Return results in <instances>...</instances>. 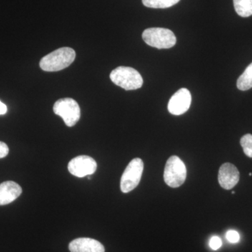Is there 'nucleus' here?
<instances>
[{
	"mask_svg": "<svg viewBox=\"0 0 252 252\" xmlns=\"http://www.w3.org/2000/svg\"><path fill=\"white\" fill-rule=\"evenodd\" d=\"M209 245H210V247L211 248L212 250H217L221 247L222 241L219 237L214 236L210 239Z\"/></svg>",
	"mask_w": 252,
	"mask_h": 252,
	"instance_id": "17",
	"label": "nucleus"
},
{
	"mask_svg": "<svg viewBox=\"0 0 252 252\" xmlns=\"http://www.w3.org/2000/svg\"><path fill=\"white\" fill-rule=\"evenodd\" d=\"M70 252H104L102 244L89 238H80L72 240L69 245Z\"/></svg>",
	"mask_w": 252,
	"mask_h": 252,
	"instance_id": "10",
	"label": "nucleus"
},
{
	"mask_svg": "<svg viewBox=\"0 0 252 252\" xmlns=\"http://www.w3.org/2000/svg\"><path fill=\"white\" fill-rule=\"evenodd\" d=\"M54 112L56 115L63 118L64 124L68 127H72L80 119V107L77 102L72 98L59 99L54 104Z\"/></svg>",
	"mask_w": 252,
	"mask_h": 252,
	"instance_id": "6",
	"label": "nucleus"
},
{
	"mask_svg": "<svg viewBox=\"0 0 252 252\" xmlns=\"http://www.w3.org/2000/svg\"><path fill=\"white\" fill-rule=\"evenodd\" d=\"M240 180L238 168L230 162H225L220 167L219 171V183L222 188L230 190L237 185Z\"/></svg>",
	"mask_w": 252,
	"mask_h": 252,
	"instance_id": "9",
	"label": "nucleus"
},
{
	"mask_svg": "<svg viewBox=\"0 0 252 252\" xmlns=\"http://www.w3.org/2000/svg\"><path fill=\"white\" fill-rule=\"evenodd\" d=\"M97 170V162L88 156H79L73 158L68 164V170L72 175L84 177L92 175Z\"/></svg>",
	"mask_w": 252,
	"mask_h": 252,
	"instance_id": "7",
	"label": "nucleus"
},
{
	"mask_svg": "<svg viewBox=\"0 0 252 252\" xmlns=\"http://www.w3.org/2000/svg\"><path fill=\"white\" fill-rule=\"evenodd\" d=\"M237 87L240 91L250 90L252 88V63L237 81Z\"/></svg>",
	"mask_w": 252,
	"mask_h": 252,
	"instance_id": "12",
	"label": "nucleus"
},
{
	"mask_svg": "<svg viewBox=\"0 0 252 252\" xmlns=\"http://www.w3.org/2000/svg\"><path fill=\"white\" fill-rule=\"evenodd\" d=\"M180 0H142V3L147 7L154 9H166L171 7Z\"/></svg>",
	"mask_w": 252,
	"mask_h": 252,
	"instance_id": "14",
	"label": "nucleus"
},
{
	"mask_svg": "<svg viewBox=\"0 0 252 252\" xmlns=\"http://www.w3.org/2000/svg\"><path fill=\"white\" fill-rule=\"evenodd\" d=\"M110 79L116 85L126 91L137 90L143 85V79L134 68L118 67L111 72Z\"/></svg>",
	"mask_w": 252,
	"mask_h": 252,
	"instance_id": "2",
	"label": "nucleus"
},
{
	"mask_svg": "<svg viewBox=\"0 0 252 252\" xmlns=\"http://www.w3.org/2000/svg\"><path fill=\"white\" fill-rule=\"evenodd\" d=\"M191 94L188 89H181L172 96L167 105L170 114L179 116L185 114L190 108Z\"/></svg>",
	"mask_w": 252,
	"mask_h": 252,
	"instance_id": "8",
	"label": "nucleus"
},
{
	"mask_svg": "<svg viewBox=\"0 0 252 252\" xmlns=\"http://www.w3.org/2000/svg\"><path fill=\"white\" fill-rule=\"evenodd\" d=\"M240 144L245 155L252 158V135L246 134L244 135L240 140Z\"/></svg>",
	"mask_w": 252,
	"mask_h": 252,
	"instance_id": "15",
	"label": "nucleus"
},
{
	"mask_svg": "<svg viewBox=\"0 0 252 252\" xmlns=\"http://www.w3.org/2000/svg\"><path fill=\"white\" fill-rule=\"evenodd\" d=\"M22 193V188L13 181H7L0 185V206L14 202Z\"/></svg>",
	"mask_w": 252,
	"mask_h": 252,
	"instance_id": "11",
	"label": "nucleus"
},
{
	"mask_svg": "<svg viewBox=\"0 0 252 252\" xmlns=\"http://www.w3.org/2000/svg\"><path fill=\"white\" fill-rule=\"evenodd\" d=\"M186 179L187 167L185 162L177 156H172L167 160L164 170L165 183L172 188H177L185 183Z\"/></svg>",
	"mask_w": 252,
	"mask_h": 252,
	"instance_id": "4",
	"label": "nucleus"
},
{
	"mask_svg": "<svg viewBox=\"0 0 252 252\" xmlns=\"http://www.w3.org/2000/svg\"><path fill=\"white\" fill-rule=\"evenodd\" d=\"M225 237H226L228 241L231 243H237L240 241V235H239L238 232L235 231V230H228L226 233V235H225Z\"/></svg>",
	"mask_w": 252,
	"mask_h": 252,
	"instance_id": "16",
	"label": "nucleus"
},
{
	"mask_svg": "<svg viewBox=\"0 0 252 252\" xmlns=\"http://www.w3.org/2000/svg\"><path fill=\"white\" fill-rule=\"evenodd\" d=\"M7 112V107L0 101V115H4Z\"/></svg>",
	"mask_w": 252,
	"mask_h": 252,
	"instance_id": "19",
	"label": "nucleus"
},
{
	"mask_svg": "<svg viewBox=\"0 0 252 252\" xmlns=\"http://www.w3.org/2000/svg\"><path fill=\"white\" fill-rule=\"evenodd\" d=\"M143 170L144 162L142 159L136 158L129 162L121 180V190L123 193H129L138 186Z\"/></svg>",
	"mask_w": 252,
	"mask_h": 252,
	"instance_id": "5",
	"label": "nucleus"
},
{
	"mask_svg": "<svg viewBox=\"0 0 252 252\" xmlns=\"http://www.w3.org/2000/svg\"><path fill=\"white\" fill-rule=\"evenodd\" d=\"M235 11L241 17L252 15V0H233Z\"/></svg>",
	"mask_w": 252,
	"mask_h": 252,
	"instance_id": "13",
	"label": "nucleus"
},
{
	"mask_svg": "<svg viewBox=\"0 0 252 252\" xmlns=\"http://www.w3.org/2000/svg\"><path fill=\"white\" fill-rule=\"evenodd\" d=\"M232 194H235V191L232 192Z\"/></svg>",
	"mask_w": 252,
	"mask_h": 252,
	"instance_id": "21",
	"label": "nucleus"
},
{
	"mask_svg": "<svg viewBox=\"0 0 252 252\" xmlns=\"http://www.w3.org/2000/svg\"><path fill=\"white\" fill-rule=\"evenodd\" d=\"M252 172H250V176H252Z\"/></svg>",
	"mask_w": 252,
	"mask_h": 252,
	"instance_id": "20",
	"label": "nucleus"
},
{
	"mask_svg": "<svg viewBox=\"0 0 252 252\" xmlns=\"http://www.w3.org/2000/svg\"><path fill=\"white\" fill-rule=\"evenodd\" d=\"M76 58V53L71 48L63 47L53 51L41 59L39 65L46 72H58L69 67Z\"/></svg>",
	"mask_w": 252,
	"mask_h": 252,
	"instance_id": "1",
	"label": "nucleus"
},
{
	"mask_svg": "<svg viewBox=\"0 0 252 252\" xmlns=\"http://www.w3.org/2000/svg\"><path fill=\"white\" fill-rule=\"evenodd\" d=\"M146 44L158 49H170L175 45L177 39L173 32L161 28H151L142 33Z\"/></svg>",
	"mask_w": 252,
	"mask_h": 252,
	"instance_id": "3",
	"label": "nucleus"
},
{
	"mask_svg": "<svg viewBox=\"0 0 252 252\" xmlns=\"http://www.w3.org/2000/svg\"><path fill=\"white\" fill-rule=\"evenodd\" d=\"M9 149L4 142H0V158L6 157L9 154Z\"/></svg>",
	"mask_w": 252,
	"mask_h": 252,
	"instance_id": "18",
	"label": "nucleus"
}]
</instances>
